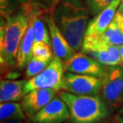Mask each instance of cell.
<instances>
[{"label": "cell", "mask_w": 123, "mask_h": 123, "mask_svg": "<svg viewBox=\"0 0 123 123\" xmlns=\"http://www.w3.org/2000/svg\"><path fill=\"white\" fill-rule=\"evenodd\" d=\"M90 13L84 0H62L54 11V19L75 51L82 49Z\"/></svg>", "instance_id": "cell-1"}, {"label": "cell", "mask_w": 123, "mask_h": 123, "mask_svg": "<svg viewBox=\"0 0 123 123\" xmlns=\"http://www.w3.org/2000/svg\"><path fill=\"white\" fill-rule=\"evenodd\" d=\"M30 5L7 15L1 20L0 60L2 68L16 66L19 45L27 30L33 10Z\"/></svg>", "instance_id": "cell-2"}, {"label": "cell", "mask_w": 123, "mask_h": 123, "mask_svg": "<svg viewBox=\"0 0 123 123\" xmlns=\"http://www.w3.org/2000/svg\"><path fill=\"white\" fill-rule=\"evenodd\" d=\"M59 98L67 105L72 123H98L108 116V106L98 95H77L62 91Z\"/></svg>", "instance_id": "cell-3"}, {"label": "cell", "mask_w": 123, "mask_h": 123, "mask_svg": "<svg viewBox=\"0 0 123 123\" xmlns=\"http://www.w3.org/2000/svg\"><path fill=\"white\" fill-rule=\"evenodd\" d=\"M64 71L63 61L56 56L54 57L46 69L26 81L24 86V94L38 89L59 90L62 84Z\"/></svg>", "instance_id": "cell-4"}, {"label": "cell", "mask_w": 123, "mask_h": 123, "mask_svg": "<svg viewBox=\"0 0 123 123\" xmlns=\"http://www.w3.org/2000/svg\"><path fill=\"white\" fill-rule=\"evenodd\" d=\"M102 80L100 96L107 106L116 109L123 105V68L106 66Z\"/></svg>", "instance_id": "cell-5"}, {"label": "cell", "mask_w": 123, "mask_h": 123, "mask_svg": "<svg viewBox=\"0 0 123 123\" xmlns=\"http://www.w3.org/2000/svg\"><path fill=\"white\" fill-rule=\"evenodd\" d=\"M82 52L105 66L121 65V55L118 46L104 43L97 37H84Z\"/></svg>", "instance_id": "cell-6"}, {"label": "cell", "mask_w": 123, "mask_h": 123, "mask_svg": "<svg viewBox=\"0 0 123 123\" xmlns=\"http://www.w3.org/2000/svg\"><path fill=\"white\" fill-rule=\"evenodd\" d=\"M102 84V78L66 72L64 74L61 89L77 95L95 96L100 93Z\"/></svg>", "instance_id": "cell-7"}, {"label": "cell", "mask_w": 123, "mask_h": 123, "mask_svg": "<svg viewBox=\"0 0 123 123\" xmlns=\"http://www.w3.org/2000/svg\"><path fill=\"white\" fill-rule=\"evenodd\" d=\"M105 68L106 66L82 52L75 54L70 60L64 62V70L66 72L94 76L99 78L103 77Z\"/></svg>", "instance_id": "cell-8"}, {"label": "cell", "mask_w": 123, "mask_h": 123, "mask_svg": "<svg viewBox=\"0 0 123 123\" xmlns=\"http://www.w3.org/2000/svg\"><path fill=\"white\" fill-rule=\"evenodd\" d=\"M70 118L67 105L60 98L55 97L34 116L29 117L32 123H65Z\"/></svg>", "instance_id": "cell-9"}, {"label": "cell", "mask_w": 123, "mask_h": 123, "mask_svg": "<svg viewBox=\"0 0 123 123\" xmlns=\"http://www.w3.org/2000/svg\"><path fill=\"white\" fill-rule=\"evenodd\" d=\"M55 90H34L25 94L21 100V105L26 115L31 117L37 114L56 97Z\"/></svg>", "instance_id": "cell-10"}, {"label": "cell", "mask_w": 123, "mask_h": 123, "mask_svg": "<svg viewBox=\"0 0 123 123\" xmlns=\"http://www.w3.org/2000/svg\"><path fill=\"white\" fill-rule=\"evenodd\" d=\"M44 18L50 31L53 52L56 57L59 58L64 62H66L75 55V50L70 45L59 28L56 25L54 17L50 14H46Z\"/></svg>", "instance_id": "cell-11"}, {"label": "cell", "mask_w": 123, "mask_h": 123, "mask_svg": "<svg viewBox=\"0 0 123 123\" xmlns=\"http://www.w3.org/2000/svg\"><path fill=\"white\" fill-rule=\"evenodd\" d=\"M121 2L122 0H115L101 13L93 17V18L91 19L88 24L85 36L95 37L104 33L111 23Z\"/></svg>", "instance_id": "cell-12"}, {"label": "cell", "mask_w": 123, "mask_h": 123, "mask_svg": "<svg viewBox=\"0 0 123 123\" xmlns=\"http://www.w3.org/2000/svg\"><path fill=\"white\" fill-rule=\"evenodd\" d=\"M33 14V13H32ZM34 44V31L33 26L32 15L29 23V26L23 38L19 45L16 58V67L23 69L26 67L29 62L33 58V46Z\"/></svg>", "instance_id": "cell-13"}, {"label": "cell", "mask_w": 123, "mask_h": 123, "mask_svg": "<svg viewBox=\"0 0 123 123\" xmlns=\"http://www.w3.org/2000/svg\"><path fill=\"white\" fill-rule=\"evenodd\" d=\"M26 80H1L0 102H16L22 100L24 94Z\"/></svg>", "instance_id": "cell-14"}, {"label": "cell", "mask_w": 123, "mask_h": 123, "mask_svg": "<svg viewBox=\"0 0 123 123\" xmlns=\"http://www.w3.org/2000/svg\"><path fill=\"white\" fill-rule=\"evenodd\" d=\"M110 45L120 46L123 45V15L117 11L111 23L102 34L95 36Z\"/></svg>", "instance_id": "cell-15"}, {"label": "cell", "mask_w": 123, "mask_h": 123, "mask_svg": "<svg viewBox=\"0 0 123 123\" xmlns=\"http://www.w3.org/2000/svg\"><path fill=\"white\" fill-rule=\"evenodd\" d=\"M26 114L21 104L14 102L0 104V120L1 122L8 120H25Z\"/></svg>", "instance_id": "cell-16"}, {"label": "cell", "mask_w": 123, "mask_h": 123, "mask_svg": "<svg viewBox=\"0 0 123 123\" xmlns=\"http://www.w3.org/2000/svg\"><path fill=\"white\" fill-rule=\"evenodd\" d=\"M34 13L35 11H34L32 14L34 31V43H43L49 46H51L50 34L45 18L43 19L40 17L37 16Z\"/></svg>", "instance_id": "cell-17"}, {"label": "cell", "mask_w": 123, "mask_h": 123, "mask_svg": "<svg viewBox=\"0 0 123 123\" xmlns=\"http://www.w3.org/2000/svg\"><path fill=\"white\" fill-rule=\"evenodd\" d=\"M51 62V61H50ZM50 62L44 61L42 59H39L38 58L33 57L31 60L29 62L28 65L26 66V76L27 78H33L39 73H41L44 69L49 65Z\"/></svg>", "instance_id": "cell-18"}, {"label": "cell", "mask_w": 123, "mask_h": 123, "mask_svg": "<svg viewBox=\"0 0 123 123\" xmlns=\"http://www.w3.org/2000/svg\"><path fill=\"white\" fill-rule=\"evenodd\" d=\"M33 57L44 61L50 62L53 59L51 46L43 43H34L33 46Z\"/></svg>", "instance_id": "cell-19"}, {"label": "cell", "mask_w": 123, "mask_h": 123, "mask_svg": "<svg viewBox=\"0 0 123 123\" xmlns=\"http://www.w3.org/2000/svg\"><path fill=\"white\" fill-rule=\"evenodd\" d=\"M91 16H96L113 3L115 0H84Z\"/></svg>", "instance_id": "cell-20"}, {"label": "cell", "mask_w": 123, "mask_h": 123, "mask_svg": "<svg viewBox=\"0 0 123 123\" xmlns=\"http://www.w3.org/2000/svg\"><path fill=\"white\" fill-rule=\"evenodd\" d=\"M1 123H26L25 120H8V121L1 122Z\"/></svg>", "instance_id": "cell-21"}, {"label": "cell", "mask_w": 123, "mask_h": 123, "mask_svg": "<svg viewBox=\"0 0 123 123\" xmlns=\"http://www.w3.org/2000/svg\"><path fill=\"white\" fill-rule=\"evenodd\" d=\"M119 51H120V55H121V66L123 68V45L118 46Z\"/></svg>", "instance_id": "cell-22"}, {"label": "cell", "mask_w": 123, "mask_h": 123, "mask_svg": "<svg viewBox=\"0 0 123 123\" xmlns=\"http://www.w3.org/2000/svg\"><path fill=\"white\" fill-rule=\"evenodd\" d=\"M17 1L23 3V5H30L34 0H17Z\"/></svg>", "instance_id": "cell-23"}, {"label": "cell", "mask_w": 123, "mask_h": 123, "mask_svg": "<svg viewBox=\"0 0 123 123\" xmlns=\"http://www.w3.org/2000/svg\"><path fill=\"white\" fill-rule=\"evenodd\" d=\"M61 1H62V0H50V2L51 5H52V6H54L55 8Z\"/></svg>", "instance_id": "cell-24"}, {"label": "cell", "mask_w": 123, "mask_h": 123, "mask_svg": "<svg viewBox=\"0 0 123 123\" xmlns=\"http://www.w3.org/2000/svg\"><path fill=\"white\" fill-rule=\"evenodd\" d=\"M112 123H123V114H120L119 117H117V122H112Z\"/></svg>", "instance_id": "cell-25"}, {"label": "cell", "mask_w": 123, "mask_h": 123, "mask_svg": "<svg viewBox=\"0 0 123 123\" xmlns=\"http://www.w3.org/2000/svg\"><path fill=\"white\" fill-rule=\"evenodd\" d=\"M117 11L120 12L122 15H123V2H121V3H120L119 6H118V9H117Z\"/></svg>", "instance_id": "cell-26"}, {"label": "cell", "mask_w": 123, "mask_h": 123, "mask_svg": "<svg viewBox=\"0 0 123 123\" xmlns=\"http://www.w3.org/2000/svg\"><path fill=\"white\" fill-rule=\"evenodd\" d=\"M119 114H123V105H122V107L119 110Z\"/></svg>", "instance_id": "cell-27"}, {"label": "cell", "mask_w": 123, "mask_h": 123, "mask_svg": "<svg viewBox=\"0 0 123 123\" xmlns=\"http://www.w3.org/2000/svg\"><path fill=\"white\" fill-rule=\"evenodd\" d=\"M65 123H72V122H65Z\"/></svg>", "instance_id": "cell-28"}, {"label": "cell", "mask_w": 123, "mask_h": 123, "mask_svg": "<svg viewBox=\"0 0 123 123\" xmlns=\"http://www.w3.org/2000/svg\"><path fill=\"white\" fill-rule=\"evenodd\" d=\"M122 2H123V0H122Z\"/></svg>", "instance_id": "cell-29"}]
</instances>
